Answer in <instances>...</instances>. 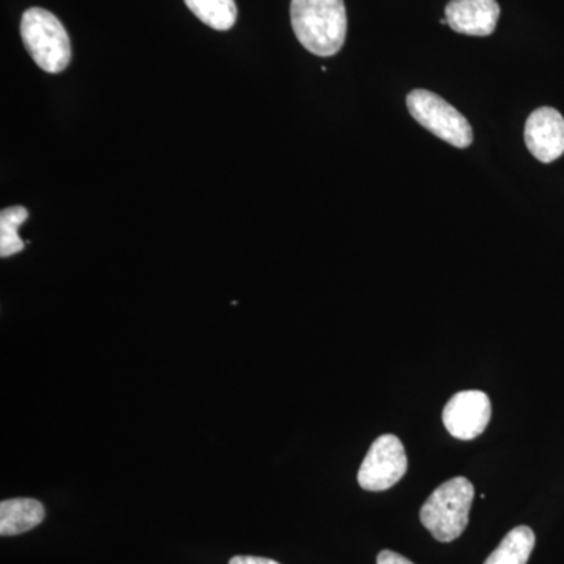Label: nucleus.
<instances>
[{
  "instance_id": "3",
  "label": "nucleus",
  "mask_w": 564,
  "mask_h": 564,
  "mask_svg": "<svg viewBox=\"0 0 564 564\" xmlns=\"http://www.w3.org/2000/svg\"><path fill=\"white\" fill-rule=\"evenodd\" d=\"M21 39L33 62L50 74H58L70 63V41L61 20L51 11L33 7L24 11Z\"/></svg>"
},
{
  "instance_id": "14",
  "label": "nucleus",
  "mask_w": 564,
  "mask_h": 564,
  "mask_svg": "<svg viewBox=\"0 0 564 564\" xmlns=\"http://www.w3.org/2000/svg\"><path fill=\"white\" fill-rule=\"evenodd\" d=\"M229 564H280L274 562V560L262 558V556H248V555H239L234 556Z\"/></svg>"
},
{
  "instance_id": "7",
  "label": "nucleus",
  "mask_w": 564,
  "mask_h": 564,
  "mask_svg": "<svg viewBox=\"0 0 564 564\" xmlns=\"http://www.w3.org/2000/svg\"><path fill=\"white\" fill-rule=\"evenodd\" d=\"M525 144L538 161L555 162L564 154V118L560 111L543 107L530 115L525 124Z\"/></svg>"
},
{
  "instance_id": "4",
  "label": "nucleus",
  "mask_w": 564,
  "mask_h": 564,
  "mask_svg": "<svg viewBox=\"0 0 564 564\" xmlns=\"http://www.w3.org/2000/svg\"><path fill=\"white\" fill-rule=\"evenodd\" d=\"M408 110L422 128L455 148H469L474 141L469 121L441 96L429 90H414L408 95Z\"/></svg>"
},
{
  "instance_id": "13",
  "label": "nucleus",
  "mask_w": 564,
  "mask_h": 564,
  "mask_svg": "<svg viewBox=\"0 0 564 564\" xmlns=\"http://www.w3.org/2000/svg\"><path fill=\"white\" fill-rule=\"evenodd\" d=\"M377 564H414L403 555L392 551H381L377 556Z\"/></svg>"
},
{
  "instance_id": "5",
  "label": "nucleus",
  "mask_w": 564,
  "mask_h": 564,
  "mask_svg": "<svg viewBox=\"0 0 564 564\" xmlns=\"http://www.w3.org/2000/svg\"><path fill=\"white\" fill-rule=\"evenodd\" d=\"M408 470L404 445L393 434H383L372 444L359 467L358 484L366 491H388Z\"/></svg>"
},
{
  "instance_id": "10",
  "label": "nucleus",
  "mask_w": 564,
  "mask_h": 564,
  "mask_svg": "<svg viewBox=\"0 0 564 564\" xmlns=\"http://www.w3.org/2000/svg\"><path fill=\"white\" fill-rule=\"evenodd\" d=\"M534 543L536 538L530 527H514L484 564H527L532 555Z\"/></svg>"
},
{
  "instance_id": "2",
  "label": "nucleus",
  "mask_w": 564,
  "mask_h": 564,
  "mask_svg": "<svg viewBox=\"0 0 564 564\" xmlns=\"http://www.w3.org/2000/svg\"><path fill=\"white\" fill-rule=\"evenodd\" d=\"M474 485L466 477H454L437 486L421 508L422 525L440 543L458 540L469 524Z\"/></svg>"
},
{
  "instance_id": "6",
  "label": "nucleus",
  "mask_w": 564,
  "mask_h": 564,
  "mask_svg": "<svg viewBox=\"0 0 564 564\" xmlns=\"http://www.w3.org/2000/svg\"><path fill=\"white\" fill-rule=\"evenodd\" d=\"M491 414V400L485 392L463 391L445 404L443 422L456 440L470 441L485 432Z\"/></svg>"
},
{
  "instance_id": "11",
  "label": "nucleus",
  "mask_w": 564,
  "mask_h": 564,
  "mask_svg": "<svg viewBox=\"0 0 564 564\" xmlns=\"http://www.w3.org/2000/svg\"><path fill=\"white\" fill-rule=\"evenodd\" d=\"M188 10L215 31H229L237 21L236 0H184Z\"/></svg>"
},
{
  "instance_id": "12",
  "label": "nucleus",
  "mask_w": 564,
  "mask_h": 564,
  "mask_svg": "<svg viewBox=\"0 0 564 564\" xmlns=\"http://www.w3.org/2000/svg\"><path fill=\"white\" fill-rule=\"evenodd\" d=\"M28 218L29 212L22 206L9 207L0 214V256L2 258H10L24 250V242L18 229Z\"/></svg>"
},
{
  "instance_id": "8",
  "label": "nucleus",
  "mask_w": 564,
  "mask_h": 564,
  "mask_svg": "<svg viewBox=\"0 0 564 564\" xmlns=\"http://www.w3.org/2000/svg\"><path fill=\"white\" fill-rule=\"evenodd\" d=\"M499 18L497 0H451L445 7L447 24L463 35H492Z\"/></svg>"
},
{
  "instance_id": "1",
  "label": "nucleus",
  "mask_w": 564,
  "mask_h": 564,
  "mask_svg": "<svg viewBox=\"0 0 564 564\" xmlns=\"http://www.w3.org/2000/svg\"><path fill=\"white\" fill-rule=\"evenodd\" d=\"M291 20L304 50L318 57H333L347 39L344 0H292Z\"/></svg>"
},
{
  "instance_id": "9",
  "label": "nucleus",
  "mask_w": 564,
  "mask_h": 564,
  "mask_svg": "<svg viewBox=\"0 0 564 564\" xmlns=\"http://www.w3.org/2000/svg\"><path fill=\"white\" fill-rule=\"evenodd\" d=\"M44 507L35 499H10L0 503V534L17 536L44 521Z\"/></svg>"
}]
</instances>
